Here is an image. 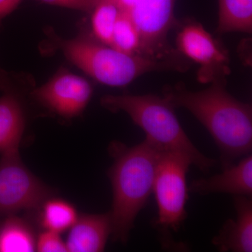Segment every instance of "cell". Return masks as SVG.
Wrapping results in <instances>:
<instances>
[{"mask_svg": "<svg viewBox=\"0 0 252 252\" xmlns=\"http://www.w3.org/2000/svg\"><path fill=\"white\" fill-rule=\"evenodd\" d=\"M189 192L207 194L228 193L234 196H252V156L248 154L238 163L223 169L221 173L194 180Z\"/></svg>", "mask_w": 252, "mask_h": 252, "instance_id": "10", "label": "cell"}, {"mask_svg": "<svg viewBox=\"0 0 252 252\" xmlns=\"http://www.w3.org/2000/svg\"><path fill=\"white\" fill-rule=\"evenodd\" d=\"M91 13L93 36L102 44L112 46L113 32L120 9L109 0H97Z\"/></svg>", "mask_w": 252, "mask_h": 252, "instance_id": "17", "label": "cell"}, {"mask_svg": "<svg viewBox=\"0 0 252 252\" xmlns=\"http://www.w3.org/2000/svg\"><path fill=\"white\" fill-rule=\"evenodd\" d=\"M69 230L65 242L67 252H103L112 235L109 213L83 214Z\"/></svg>", "mask_w": 252, "mask_h": 252, "instance_id": "12", "label": "cell"}, {"mask_svg": "<svg viewBox=\"0 0 252 252\" xmlns=\"http://www.w3.org/2000/svg\"><path fill=\"white\" fill-rule=\"evenodd\" d=\"M111 46L124 54L141 56L140 33L132 20L124 13H120L116 22Z\"/></svg>", "mask_w": 252, "mask_h": 252, "instance_id": "18", "label": "cell"}, {"mask_svg": "<svg viewBox=\"0 0 252 252\" xmlns=\"http://www.w3.org/2000/svg\"><path fill=\"white\" fill-rule=\"evenodd\" d=\"M235 220L225 222L212 243L220 252H252V200L234 196Z\"/></svg>", "mask_w": 252, "mask_h": 252, "instance_id": "11", "label": "cell"}, {"mask_svg": "<svg viewBox=\"0 0 252 252\" xmlns=\"http://www.w3.org/2000/svg\"><path fill=\"white\" fill-rule=\"evenodd\" d=\"M114 159L108 172L113 190L109 212L114 241L126 244L135 219L153 193L161 151L148 141L129 147L122 142L109 146Z\"/></svg>", "mask_w": 252, "mask_h": 252, "instance_id": "2", "label": "cell"}, {"mask_svg": "<svg viewBox=\"0 0 252 252\" xmlns=\"http://www.w3.org/2000/svg\"><path fill=\"white\" fill-rule=\"evenodd\" d=\"M38 211L41 226L59 234L69 230L79 217L77 209L72 204L53 197L47 199Z\"/></svg>", "mask_w": 252, "mask_h": 252, "instance_id": "16", "label": "cell"}, {"mask_svg": "<svg viewBox=\"0 0 252 252\" xmlns=\"http://www.w3.org/2000/svg\"><path fill=\"white\" fill-rule=\"evenodd\" d=\"M93 93V86L86 79L61 69L46 84L32 91L31 95L51 113L70 119L84 112Z\"/></svg>", "mask_w": 252, "mask_h": 252, "instance_id": "9", "label": "cell"}, {"mask_svg": "<svg viewBox=\"0 0 252 252\" xmlns=\"http://www.w3.org/2000/svg\"><path fill=\"white\" fill-rule=\"evenodd\" d=\"M54 190L23 163L19 152L0 159V220L21 211H38Z\"/></svg>", "mask_w": 252, "mask_h": 252, "instance_id": "7", "label": "cell"}, {"mask_svg": "<svg viewBox=\"0 0 252 252\" xmlns=\"http://www.w3.org/2000/svg\"><path fill=\"white\" fill-rule=\"evenodd\" d=\"M34 228L25 219L12 215L0 220V252L36 251Z\"/></svg>", "mask_w": 252, "mask_h": 252, "instance_id": "14", "label": "cell"}, {"mask_svg": "<svg viewBox=\"0 0 252 252\" xmlns=\"http://www.w3.org/2000/svg\"><path fill=\"white\" fill-rule=\"evenodd\" d=\"M177 30L175 49L186 59L198 64L199 82H227L230 74V56L223 44L194 20L181 22Z\"/></svg>", "mask_w": 252, "mask_h": 252, "instance_id": "8", "label": "cell"}, {"mask_svg": "<svg viewBox=\"0 0 252 252\" xmlns=\"http://www.w3.org/2000/svg\"><path fill=\"white\" fill-rule=\"evenodd\" d=\"M227 82L215 81L205 90L189 91L182 84L166 86L163 97L174 108H185L210 132L220 151L222 168L251 154L252 104L241 102L226 91Z\"/></svg>", "mask_w": 252, "mask_h": 252, "instance_id": "1", "label": "cell"}, {"mask_svg": "<svg viewBox=\"0 0 252 252\" xmlns=\"http://www.w3.org/2000/svg\"><path fill=\"white\" fill-rule=\"evenodd\" d=\"M93 3L97 0H92ZM117 5L135 25L141 39V56L166 61L185 68L190 62L182 56L168 39L169 33L178 28L176 18L177 0H109Z\"/></svg>", "mask_w": 252, "mask_h": 252, "instance_id": "5", "label": "cell"}, {"mask_svg": "<svg viewBox=\"0 0 252 252\" xmlns=\"http://www.w3.org/2000/svg\"><path fill=\"white\" fill-rule=\"evenodd\" d=\"M252 31V0H219L217 32L251 34Z\"/></svg>", "mask_w": 252, "mask_h": 252, "instance_id": "15", "label": "cell"}, {"mask_svg": "<svg viewBox=\"0 0 252 252\" xmlns=\"http://www.w3.org/2000/svg\"><path fill=\"white\" fill-rule=\"evenodd\" d=\"M26 127L21 94L3 93L0 97V154L19 152Z\"/></svg>", "mask_w": 252, "mask_h": 252, "instance_id": "13", "label": "cell"}, {"mask_svg": "<svg viewBox=\"0 0 252 252\" xmlns=\"http://www.w3.org/2000/svg\"><path fill=\"white\" fill-rule=\"evenodd\" d=\"M100 104L110 112H126L145 132V140L161 152L183 154L205 173L217 165V160L204 155L194 146L181 126L175 108L163 97L152 94H107L102 97Z\"/></svg>", "mask_w": 252, "mask_h": 252, "instance_id": "4", "label": "cell"}, {"mask_svg": "<svg viewBox=\"0 0 252 252\" xmlns=\"http://www.w3.org/2000/svg\"><path fill=\"white\" fill-rule=\"evenodd\" d=\"M192 162L177 152H162L158 164L153 193L158 206V217L154 226L161 233L166 245L167 235L177 232L187 217L186 205L189 200L187 175Z\"/></svg>", "mask_w": 252, "mask_h": 252, "instance_id": "6", "label": "cell"}, {"mask_svg": "<svg viewBox=\"0 0 252 252\" xmlns=\"http://www.w3.org/2000/svg\"><path fill=\"white\" fill-rule=\"evenodd\" d=\"M36 251L41 252H67L66 244L59 233L45 230L36 237Z\"/></svg>", "mask_w": 252, "mask_h": 252, "instance_id": "19", "label": "cell"}, {"mask_svg": "<svg viewBox=\"0 0 252 252\" xmlns=\"http://www.w3.org/2000/svg\"><path fill=\"white\" fill-rule=\"evenodd\" d=\"M21 1L22 0H0V23L18 7Z\"/></svg>", "mask_w": 252, "mask_h": 252, "instance_id": "22", "label": "cell"}, {"mask_svg": "<svg viewBox=\"0 0 252 252\" xmlns=\"http://www.w3.org/2000/svg\"><path fill=\"white\" fill-rule=\"evenodd\" d=\"M19 79L0 67V91L21 94L22 86Z\"/></svg>", "mask_w": 252, "mask_h": 252, "instance_id": "21", "label": "cell"}, {"mask_svg": "<svg viewBox=\"0 0 252 252\" xmlns=\"http://www.w3.org/2000/svg\"><path fill=\"white\" fill-rule=\"evenodd\" d=\"M45 32L52 46L60 50L74 65L104 85L124 87L152 72H186L181 66L169 61L124 54L102 44L94 36L64 39L51 28H46Z\"/></svg>", "mask_w": 252, "mask_h": 252, "instance_id": "3", "label": "cell"}, {"mask_svg": "<svg viewBox=\"0 0 252 252\" xmlns=\"http://www.w3.org/2000/svg\"><path fill=\"white\" fill-rule=\"evenodd\" d=\"M47 4L90 13L94 9L92 0H39Z\"/></svg>", "mask_w": 252, "mask_h": 252, "instance_id": "20", "label": "cell"}]
</instances>
